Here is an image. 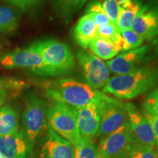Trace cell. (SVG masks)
I'll list each match as a JSON object with an SVG mask.
<instances>
[{
  "instance_id": "1",
  "label": "cell",
  "mask_w": 158,
  "mask_h": 158,
  "mask_svg": "<svg viewBox=\"0 0 158 158\" xmlns=\"http://www.w3.org/2000/svg\"><path fill=\"white\" fill-rule=\"evenodd\" d=\"M45 94L54 102H62L73 108H81L93 102L110 100V97L94 89L85 82L72 78H62L43 84Z\"/></svg>"
},
{
  "instance_id": "2",
  "label": "cell",
  "mask_w": 158,
  "mask_h": 158,
  "mask_svg": "<svg viewBox=\"0 0 158 158\" xmlns=\"http://www.w3.org/2000/svg\"><path fill=\"white\" fill-rule=\"evenodd\" d=\"M158 86V64L144 65L127 74L110 78L102 92L118 99L137 98Z\"/></svg>"
},
{
  "instance_id": "3",
  "label": "cell",
  "mask_w": 158,
  "mask_h": 158,
  "mask_svg": "<svg viewBox=\"0 0 158 158\" xmlns=\"http://www.w3.org/2000/svg\"><path fill=\"white\" fill-rule=\"evenodd\" d=\"M42 56L45 76H57L70 73L76 67V58L65 43L55 39L35 43Z\"/></svg>"
},
{
  "instance_id": "4",
  "label": "cell",
  "mask_w": 158,
  "mask_h": 158,
  "mask_svg": "<svg viewBox=\"0 0 158 158\" xmlns=\"http://www.w3.org/2000/svg\"><path fill=\"white\" fill-rule=\"evenodd\" d=\"M48 106L35 94L27 97L22 116L21 130L29 147V154L32 152L35 143L48 127Z\"/></svg>"
},
{
  "instance_id": "5",
  "label": "cell",
  "mask_w": 158,
  "mask_h": 158,
  "mask_svg": "<svg viewBox=\"0 0 158 158\" xmlns=\"http://www.w3.org/2000/svg\"><path fill=\"white\" fill-rule=\"evenodd\" d=\"M47 119L48 127L73 147L82 139L74 108L62 102H54L48 107Z\"/></svg>"
},
{
  "instance_id": "6",
  "label": "cell",
  "mask_w": 158,
  "mask_h": 158,
  "mask_svg": "<svg viewBox=\"0 0 158 158\" xmlns=\"http://www.w3.org/2000/svg\"><path fill=\"white\" fill-rule=\"evenodd\" d=\"M0 65L5 69H27L39 76H45L43 61L35 43L0 56Z\"/></svg>"
},
{
  "instance_id": "7",
  "label": "cell",
  "mask_w": 158,
  "mask_h": 158,
  "mask_svg": "<svg viewBox=\"0 0 158 158\" xmlns=\"http://www.w3.org/2000/svg\"><path fill=\"white\" fill-rule=\"evenodd\" d=\"M76 56L83 71L85 83L94 89H102L110 79V71L107 64L84 49L79 50Z\"/></svg>"
},
{
  "instance_id": "8",
  "label": "cell",
  "mask_w": 158,
  "mask_h": 158,
  "mask_svg": "<svg viewBox=\"0 0 158 158\" xmlns=\"http://www.w3.org/2000/svg\"><path fill=\"white\" fill-rule=\"evenodd\" d=\"M149 51L148 45H141L134 50L116 55L113 59L108 60L106 64L110 72L116 76L127 74L147 65L150 59Z\"/></svg>"
},
{
  "instance_id": "9",
  "label": "cell",
  "mask_w": 158,
  "mask_h": 158,
  "mask_svg": "<svg viewBox=\"0 0 158 158\" xmlns=\"http://www.w3.org/2000/svg\"><path fill=\"white\" fill-rule=\"evenodd\" d=\"M112 99L111 98L103 102H93L84 107L74 108L81 137L90 139L96 137L105 108Z\"/></svg>"
},
{
  "instance_id": "10",
  "label": "cell",
  "mask_w": 158,
  "mask_h": 158,
  "mask_svg": "<svg viewBox=\"0 0 158 158\" xmlns=\"http://www.w3.org/2000/svg\"><path fill=\"white\" fill-rule=\"evenodd\" d=\"M134 138L129 122L102 138L98 147L100 158H112L127 151Z\"/></svg>"
},
{
  "instance_id": "11",
  "label": "cell",
  "mask_w": 158,
  "mask_h": 158,
  "mask_svg": "<svg viewBox=\"0 0 158 158\" xmlns=\"http://www.w3.org/2000/svg\"><path fill=\"white\" fill-rule=\"evenodd\" d=\"M130 28L144 40H153L158 35V3L149 1L142 5Z\"/></svg>"
},
{
  "instance_id": "12",
  "label": "cell",
  "mask_w": 158,
  "mask_h": 158,
  "mask_svg": "<svg viewBox=\"0 0 158 158\" xmlns=\"http://www.w3.org/2000/svg\"><path fill=\"white\" fill-rule=\"evenodd\" d=\"M128 122L125 104L117 99H112L102 113L96 137L103 138L113 133Z\"/></svg>"
},
{
  "instance_id": "13",
  "label": "cell",
  "mask_w": 158,
  "mask_h": 158,
  "mask_svg": "<svg viewBox=\"0 0 158 158\" xmlns=\"http://www.w3.org/2000/svg\"><path fill=\"white\" fill-rule=\"evenodd\" d=\"M74 147L48 126L39 158H74Z\"/></svg>"
},
{
  "instance_id": "14",
  "label": "cell",
  "mask_w": 158,
  "mask_h": 158,
  "mask_svg": "<svg viewBox=\"0 0 158 158\" xmlns=\"http://www.w3.org/2000/svg\"><path fill=\"white\" fill-rule=\"evenodd\" d=\"M125 108L128 122L134 137L141 143L155 148L156 142L152 126L143 112L130 102L125 104Z\"/></svg>"
},
{
  "instance_id": "15",
  "label": "cell",
  "mask_w": 158,
  "mask_h": 158,
  "mask_svg": "<svg viewBox=\"0 0 158 158\" xmlns=\"http://www.w3.org/2000/svg\"><path fill=\"white\" fill-rule=\"evenodd\" d=\"M0 153L7 158H27L28 144L21 130L0 137Z\"/></svg>"
},
{
  "instance_id": "16",
  "label": "cell",
  "mask_w": 158,
  "mask_h": 158,
  "mask_svg": "<svg viewBox=\"0 0 158 158\" xmlns=\"http://www.w3.org/2000/svg\"><path fill=\"white\" fill-rule=\"evenodd\" d=\"M97 26L86 15L80 18L73 29V37L84 50L88 49L91 41L97 35Z\"/></svg>"
},
{
  "instance_id": "17",
  "label": "cell",
  "mask_w": 158,
  "mask_h": 158,
  "mask_svg": "<svg viewBox=\"0 0 158 158\" xmlns=\"http://www.w3.org/2000/svg\"><path fill=\"white\" fill-rule=\"evenodd\" d=\"M118 14L116 26L120 30L130 29L142 3L141 0H117Z\"/></svg>"
},
{
  "instance_id": "18",
  "label": "cell",
  "mask_w": 158,
  "mask_h": 158,
  "mask_svg": "<svg viewBox=\"0 0 158 158\" xmlns=\"http://www.w3.org/2000/svg\"><path fill=\"white\" fill-rule=\"evenodd\" d=\"M19 131V115L16 109L9 105L0 108V137Z\"/></svg>"
},
{
  "instance_id": "19",
  "label": "cell",
  "mask_w": 158,
  "mask_h": 158,
  "mask_svg": "<svg viewBox=\"0 0 158 158\" xmlns=\"http://www.w3.org/2000/svg\"><path fill=\"white\" fill-rule=\"evenodd\" d=\"M88 0H53L52 8L61 19L69 22L76 13L84 7Z\"/></svg>"
},
{
  "instance_id": "20",
  "label": "cell",
  "mask_w": 158,
  "mask_h": 158,
  "mask_svg": "<svg viewBox=\"0 0 158 158\" xmlns=\"http://www.w3.org/2000/svg\"><path fill=\"white\" fill-rule=\"evenodd\" d=\"M88 48L92 54L102 60H110L118 54L113 41L98 35L91 41Z\"/></svg>"
},
{
  "instance_id": "21",
  "label": "cell",
  "mask_w": 158,
  "mask_h": 158,
  "mask_svg": "<svg viewBox=\"0 0 158 158\" xmlns=\"http://www.w3.org/2000/svg\"><path fill=\"white\" fill-rule=\"evenodd\" d=\"M19 24V14L16 10L9 6L0 5V32L13 33Z\"/></svg>"
},
{
  "instance_id": "22",
  "label": "cell",
  "mask_w": 158,
  "mask_h": 158,
  "mask_svg": "<svg viewBox=\"0 0 158 158\" xmlns=\"http://www.w3.org/2000/svg\"><path fill=\"white\" fill-rule=\"evenodd\" d=\"M127 152L130 158H156L155 148L141 143L135 137L127 147Z\"/></svg>"
},
{
  "instance_id": "23",
  "label": "cell",
  "mask_w": 158,
  "mask_h": 158,
  "mask_svg": "<svg viewBox=\"0 0 158 158\" xmlns=\"http://www.w3.org/2000/svg\"><path fill=\"white\" fill-rule=\"evenodd\" d=\"M74 158H100L98 147L93 139L83 138L78 144L74 146Z\"/></svg>"
},
{
  "instance_id": "24",
  "label": "cell",
  "mask_w": 158,
  "mask_h": 158,
  "mask_svg": "<svg viewBox=\"0 0 158 158\" xmlns=\"http://www.w3.org/2000/svg\"><path fill=\"white\" fill-rule=\"evenodd\" d=\"M120 32L124 41L122 52L134 50L143 45L144 42L143 37L131 28L122 29V30H120Z\"/></svg>"
},
{
  "instance_id": "25",
  "label": "cell",
  "mask_w": 158,
  "mask_h": 158,
  "mask_svg": "<svg viewBox=\"0 0 158 158\" xmlns=\"http://www.w3.org/2000/svg\"><path fill=\"white\" fill-rule=\"evenodd\" d=\"M29 83L14 77L0 78V96L7 94L9 91H21L29 86Z\"/></svg>"
},
{
  "instance_id": "26",
  "label": "cell",
  "mask_w": 158,
  "mask_h": 158,
  "mask_svg": "<svg viewBox=\"0 0 158 158\" xmlns=\"http://www.w3.org/2000/svg\"><path fill=\"white\" fill-rule=\"evenodd\" d=\"M97 35L109 39L114 43L121 37V32L116 24L109 23L98 26L97 29Z\"/></svg>"
},
{
  "instance_id": "27",
  "label": "cell",
  "mask_w": 158,
  "mask_h": 158,
  "mask_svg": "<svg viewBox=\"0 0 158 158\" xmlns=\"http://www.w3.org/2000/svg\"><path fill=\"white\" fill-rule=\"evenodd\" d=\"M143 110L158 116V86L150 91L143 102Z\"/></svg>"
},
{
  "instance_id": "28",
  "label": "cell",
  "mask_w": 158,
  "mask_h": 158,
  "mask_svg": "<svg viewBox=\"0 0 158 158\" xmlns=\"http://www.w3.org/2000/svg\"><path fill=\"white\" fill-rule=\"evenodd\" d=\"M102 9L112 23L116 24L118 19V8L117 0H98Z\"/></svg>"
},
{
  "instance_id": "29",
  "label": "cell",
  "mask_w": 158,
  "mask_h": 158,
  "mask_svg": "<svg viewBox=\"0 0 158 158\" xmlns=\"http://www.w3.org/2000/svg\"><path fill=\"white\" fill-rule=\"evenodd\" d=\"M0 1L13 5L23 11H27L37 6L43 0H0Z\"/></svg>"
},
{
  "instance_id": "30",
  "label": "cell",
  "mask_w": 158,
  "mask_h": 158,
  "mask_svg": "<svg viewBox=\"0 0 158 158\" xmlns=\"http://www.w3.org/2000/svg\"><path fill=\"white\" fill-rule=\"evenodd\" d=\"M87 15L88 17H89L92 21H94V23L98 26H100L102 24H106V23H112L110 21L104 11H100V12H94V13H89L85 14Z\"/></svg>"
},
{
  "instance_id": "31",
  "label": "cell",
  "mask_w": 158,
  "mask_h": 158,
  "mask_svg": "<svg viewBox=\"0 0 158 158\" xmlns=\"http://www.w3.org/2000/svg\"><path fill=\"white\" fill-rule=\"evenodd\" d=\"M144 116L147 117V118L149 120L150 124L152 126V129L154 137H155V140L156 142V145H158V116L153 115L148 112L145 111V110H142Z\"/></svg>"
},
{
  "instance_id": "32",
  "label": "cell",
  "mask_w": 158,
  "mask_h": 158,
  "mask_svg": "<svg viewBox=\"0 0 158 158\" xmlns=\"http://www.w3.org/2000/svg\"><path fill=\"white\" fill-rule=\"evenodd\" d=\"M152 45L153 47V53L155 58L157 59L158 62V35L153 40L152 42Z\"/></svg>"
},
{
  "instance_id": "33",
  "label": "cell",
  "mask_w": 158,
  "mask_h": 158,
  "mask_svg": "<svg viewBox=\"0 0 158 158\" xmlns=\"http://www.w3.org/2000/svg\"><path fill=\"white\" fill-rule=\"evenodd\" d=\"M112 158H130L129 155H128L127 154V152H124L120 154V155H118L117 156H116V157H114Z\"/></svg>"
},
{
  "instance_id": "34",
  "label": "cell",
  "mask_w": 158,
  "mask_h": 158,
  "mask_svg": "<svg viewBox=\"0 0 158 158\" xmlns=\"http://www.w3.org/2000/svg\"><path fill=\"white\" fill-rule=\"evenodd\" d=\"M6 97H7V94H3V95L0 96V108L4 105V102H5Z\"/></svg>"
},
{
  "instance_id": "35",
  "label": "cell",
  "mask_w": 158,
  "mask_h": 158,
  "mask_svg": "<svg viewBox=\"0 0 158 158\" xmlns=\"http://www.w3.org/2000/svg\"><path fill=\"white\" fill-rule=\"evenodd\" d=\"M155 151H156V158H158V145H156Z\"/></svg>"
},
{
  "instance_id": "36",
  "label": "cell",
  "mask_w": 158,
  "mask_h": 158,
  "mask_svg": "<svg viewBox=\"0 0 158 158\" xmlns=\"http://www.w3.org/2000/svg\"><path fill=\"white\" fill-rule=\"evenodd\" d=\"M0 158H7V157H5V156L2 155L1 153H0Z\"/></svg>"
},
{
  "instance_id": "37",
  "label": "cell",
  "mask_w": 158,
  "mask_h": 158,
  "mask_svg": "<svg viewBox=\"0 0 158 158\" xmlns=\"http://www.w3.org/2000/svg\"><path fill=\"white\" fill-rule=\"evenodd\" d=\"M155 2H156L158 3V0H155Z\"/></svg>"
}]
</instances>
